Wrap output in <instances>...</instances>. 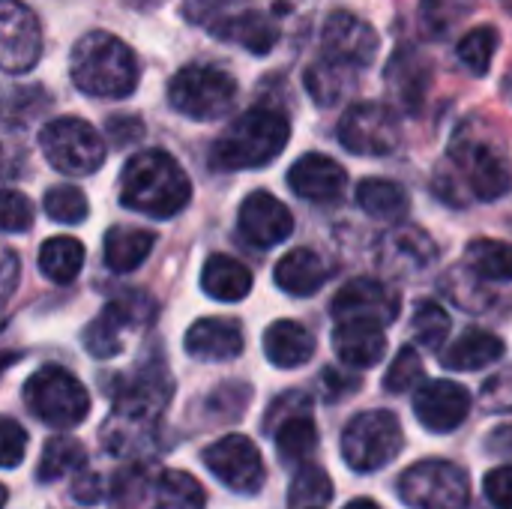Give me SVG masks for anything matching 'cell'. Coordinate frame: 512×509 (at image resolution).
I'll return each mask as SVG.
<instances>
[{
    "label": "cell",
    "instance_id": "obj_1",
    "mask_svg": "<svg viewBox=\"0 0 512 509\" xmlns=\"http://www.w3.org/2000/svg\"><path fill=\"white\" fill-rule=\"evenodd\" d=\"M435 189L450 204H462L465 198L498 201L512 189L510 159L492 135L465 123L450 144L447 162L435 174Z\"/></svg>",
    "mask_w": 512,
    "mask_h": 509
},
{
    "label": "cell",
    "instance_id": "obj_2",
    "mask_svg": "<svg viewBox=\"0 0 512 509\" xmlns=\"http://www.w3.org/2000/svg\"><path fill=\"white\" fill-rule=\"evenodd\" d=\"M171 399V381L153 369L126 381L114 396L111 414L102 426V444L111 456H135L141 453L156 432L159 414Z\"/></svg>",
    "mask_w": 512,
    "mask_h": 509
},
{
    "label": "cell",
    "instance_id": "obj_3",
    "mask_svg": "<svg viewBox=\"0 0 512 509\" xmlns=\"http://www.w3.org/2000/svg\"><path fill=\"white\" fill-rule=\"evenodd\" d=\"M189 198L192 183L180 162L165 150H141L126 162L120 177L123 207L153 219H168L180 213L189 204Z\"/></svg>",
    "mask_w": 512,
    "mask_h": 509
},
{
    "label": "cell",
    "instance_id": "obj_4",
    "mask_svg": "<svg viewBox=\"0 0 512 509\" xmlns=\"http://www.w3.org/2000/svg\"><path fill=\"white\" fill-rule=\"evenodd\" d=\"M69 72L81 93L99 99L129 96L141 75L135 51L108 30H93L75 42Z\"/></svg>",
    "mask_w": 512,
    "mask_h": 509
},
{
    "label": "cell",
    "instance_id": "obj_5",
    "mask_svg": "<svg viewBox=\"0 0 512 509\" xmlns=\"http://www.w3.org/2000/svg\"><path fill=\"white\" fill-rule=\"evenodd\" d=\"M291 123L276 108H249L213 144L210 165L216 171H246L270 165L288 144Z\"/></svg>",
    "mask_w": 512,
    "mask_h": 509
},
{
    "label": "cell",
    "instance_id": "obj_6",
    "mask_svg": "<svg viewBox=\"0 0 512 509\" xmlns=\"http://www.w3.org/2000/svg\"><path fill=\"white\" fill-rule=\"evenodd\" d=\"M183 15H186V21L210 30L213 36H219L225 42H237L252 54L273 51V45L279 39V27L273 24L270 15L255 12V9L234 12L231 0H186Z\"/></svg>",
    "mask_w": 512,
    "mask_h": 509
},
{
    "label": "cell",
    "instance_id": "obj_7",
    "mask_svg": "<svg viewBox=\"0 0 512 509\" xmlns=\"http://www.w3.org/2000/svg\"><path fill=\"white\" fill-rule=\"evenodd\" d=\"M168 99L180 114L192 120H216L231 111L237 99V81L219 66L189 63L171 78Z\"/></svg>",
    "mask_w": 512,
    "mask_h": 509
},
{
    "label": "cell",
    "instance_id": "obj_8",
    "mask_svg": "<svg viewBox=\"0 0 512 509\" xmlns=\"http://www.w3.org/2000/svg\"><path fill=\"white\" fill-rule=\"evenodd\" d=\"M24 402L36 420L54 429H72L84 423L90 411V396L78 378H72L60 366H42L24 384Z\"/></svg>",
    "mask_w": 512,
    "mask_h": 509
},
{
    "label": "cell",
    "instance_id": "obj_9",
    "mask_svg": "<svg viewBox=\"0 0 512 509\" xmlns=\"http://www.w3.org/2000/svg\"><path fill=\"white\" fill-rule=\"evenodd\" d=\"M399 498L411 509H471V480L459 465L429 459L399 477Z\"/></svg>",
    "mask_w": 512,
    "mask_h": 509
},
{
    "label": "cell",
    "instance_id": "obj_10",
    "mask_svg": "<svg viewBox=\"0 0 512 509\" xmlns=\"http://www.w3.org/2000/svg\"><path fill=\"white\" fill-rule=\"evenodd\" d=\"M402 450V426L390 411H363L342 432V456L357 474L387 468Z\"/></svg>",
    "mask_w": 512,
    "mask_h": 509
},
{
    "label": "cell",
    "instance_id": "obj_11",
    "mask_svg": "<svg viewBox=\"0 0 512 509\" xmlns=\"http://www.w3.org/2000/svg\"><path fill=\"white\" fill-rule=\"evenodd\" d=\"M39 147L48 165L69 177H87L105 162L102 135L87 120H78V117L51 120L39 135Z\"/></svg>",
    "mask_w": 512,
    "mask_h": 509
},
{
    "label": "cell",
    "instance_id": "obj_12",
    "mask_svg": "<svg viewBox=\"0 0 512 509\" xmlns=\"http://www.w3.org/2000/svg\"><path fill=\"white\" fill-rule=\"evenodd\" d=\"M339 141L357 156H390L402 144V126L390 105L357 102L339 120Z\"/></svg>",
    "mask_w": 512,
    "mask_h": 509
},
{
    "label": "cell",
    "instance_id": "obj_13",
    "mask_svg": "<svg viewBox=\"0 0 512 509\" xmlns=\"http://www.w3.org/2000/svg\"><path fill=\"white\" fill-rule=\"evenodd\" d=\"M204 465L237 495H258L264 486V462L258 447L246 435H225L204 450Z\"/></svg>",
    "mask_w": 512,
    "mask_h": 509
},
{
    "label": "cell",
    "instance_id": "obj_14",
    "mask_svg": "<svg viewBox=\"0 0 512 509\" xmlns=\"http://www.w3.org/2000/svg\"><path fill=\"white\" fill-rule=\"evenodd\" d=\"M384 87L393 108L402 114H420L432 87V60L417 45L402 42L384 66Z\"/></svg>",
    "mask_w": 512,
    "mask_h": 509
},
{
    "label": "cell",
    "instance_id": "obj_15",
    "mask_svg": "<svg viewBox=\"0 0 512 509\" xmlns=\"http://www.w3.org/2000/svg\"><path fill=\"white\" fill-rule=\"evenodd\" d=\"M42 27L21 0H0V69L21 75L39 63Z\"/></svg>",
    "mask_w": 512,
    "mask_h": 509
},
{
    "label": "cell",
    "instance_id": "obj_16",
    "mask_svg": "<svg viewBox=\"0 0 512 509\" xmlns=\"http://www.w3.org/2000/svg\"><path fill=\"white\" fill-rule=\"evenodd\" d=\"M321 48H324L321 57L336 60V63H345L351 69H363L378 54V33L360 15L345 12V9H336L324 21Z\"/></svg>",
    "mask_w": 512,
    "mask_h": 509
},
{
    "label": "cell",
    "instance_id": "obj_17",
    "mask_svg": "<svg viewBox=\"0 0 512 509\" xmlns=\"http://www.w3.org/2000/svg\"><path fill=\"white\" fill-rule=\"evenodd\" d=\"M402 309V300L399 294L378 282V279H351L333 300V315L336 321H366V324H378V327H387L396 321Z\"/></svg>",
    "mask_w": 512,
    "mask_h": 509
},
{
    "label": "cell",
    "instance_id": "obj_18",
    "mask_svg": "<svg viewBox=\"0 0 512 509\" xmlns=\"http://www.w3.org/2000/svg\"><path fill=\"white\" fill-rule=\"evenodd\" d=\"M144 315H153V303L141 294H126L102 309V315L84 330V348L87 354L99 360H111L123 348V330L144 324Z\"/></svg>",
    "mask_w": 512,
    "mask_h": 509
},
{
    "label": "cell",
    "instance_id": "obj_19",
    "mask_svg": "<svg viewBox=\"0 0 512 509\" xmlns=\"http://www.w3.org/2000/svg\"><path fill=\"white\" fill-rule=\"evenodd\" d=\"M471 396L456 381H426L414 393V414L429 432H453L468 420Z\"/></svg>",
    "mask_w": 512,
    "mask_h": 509
},
{
    "label": "cell",
    "instance_id": "obj_20",
    "mask_svg": "<svg viewBox=\"0 0 512 509\" xmlns=\"http://www.w3.org/2000/svg\"><path fill=\"white\" fill-rule=\"evenodd\" d=\"M291 231H294V216L276 195L252 192L240 204V234L246 243L258 249H270L288 240Z\"/></svg>",
    "mask_w": 512,
    "mask_h": 509
},
{
    "label": "cell",
    "instance_id": "obj_21",
    "mask_svg": "<svg viewBox=\"0 0 512 509\" xmlns=\"http://www.w3.org/2000/svg\"><path fill=\"white\" fill-rule=\"evenodd\" d=\"M288 186L294 189V195L315 201V204H336L345 195L348 186V174L345 168L324 156V153H306L300 156L291 171H288Z\"/></svg>",
    "mask_w": 512,
    "mask_h": 509
},
{
    "label": "cell",
    "instance_id": "obj_22",
    "mask_svg": "<svg viewBox=\"0 0 512 509\" xmlns=\"http://www.w3.org/2000/svg\"><path fill=\"white\" fill-rule=\"evenodd\" d=\"M435 258H438L435 240L414 225H399L381 237L378 261L390 273H420V270L432 267Z\"/></svg>",
    "mask_w": 512,
    "mask_h": 509
},
{
    "label": "cell",
    "instance_id": "obj_23",
    "mask_svg": "<svg viewBox=\"0 0 512 509\" xmlns=\"http://www.w3.org/2000/svg\"><path fill=\"white\" fill-rule=\"evenodd\" d=\"M186 354L213 363L234 360L243 354V330L231 318H201L186 333Z\"/></svg>",
    "mask_w": 512,
    "mask_h": 509
},
{
    "label": "cell",
    "instance_id": "obj_24",
    "mask_svg": "<svg viewBox=\"0 0 512 509\" xmlns=\"http://www.w3.org/2000/svg\"><path fill=\"white\" fill-rule=\"evenodd\" d=\"M333 351L345 366L369 369V366L381 363L387 354L384 327L366 324V321H342L333 330Z\"/></svg>",
    "mask_w": 512,
    "mask_h": 509
},
{
    "label": "cell",
    "instance_id": "obj_25",
    "mask_svg": "<svg viewBox=\"0 0 512 509\" xmlns=\"http://www.w3.org/2000/svg\"><path fill=\"white\" fill-rule=\"evenodd\" d=\"M264 354L276 369H297L312 360L315 339L297 321H276L264 333Z\"/></svg>",
    "mask_w": 512,
    "mask_h": 509
},
{
    "label": "cell",
    "instance_id": "obj_26",
    "mask_svg": "<svg viewBox=\"0 0 512 509\" xmlns=\"http://www.w3.org/2000/svg\"><path fill=\"white\" fill-rule=\"evenodd\" d=\"M273 279L291 297H312L330 279V270L312 249H294L276 264Z\"/></svg>",
    "mask_w": 512,
    "mask_h": 509
},
{
    "label": "cell",
    "instance_id": "obj_27",
    "mask_svg": "<svg viewBox=\"0 0 512 509\" xmlns=\"http://www.w3.org/2000/svg\"><path fill=\"white\" fill-rule=\"evenodd\" d=\"M504 357V342L495 333L486 330H465L447 351H444V366L453 372H477Z\"/></svg>",
    "mask_w": 512,
    "mask_h": 509
},
{
    "label": "cell",
    "instance_id": "obj_28",
    "mask_svg": "<svg viewBox=\"0 0 512 509\" xmlns=\"http://www.w3.org/2000/svg\"><path fill=\"white\" fill-rule=\"evenodd\" d=\"M201 288L207 297L222 300V303H237L252 291V273L246 264H240L231 255H213L204 264L201 273Z\"/></svg>",
    "mask_w": 512,
    "mask_h": 509
},
{
    "label": "cell",
    "instance_id": "obj_29",
    "mask_svg": "<svg viewBox=\"0 0 512 509\" xmlns=\"http://www.w3.org/2000/svg\"><path fill=\"white\" fill-rule=\"evenodd\" d=\"M357 204L363 213H369L372 219H384V222H399L411 210V198L405 186L393 180H381V177L363 180L357 186Z\"/></svg>",
    "mask_w": 512,
    "mask_h": 509
},
{
    "label": "cell",
    "instance_id": "obj_30",
    "mask_svg": "<svg viewBox=\"0 0 512 509\" xmlns=\"http://www.w3.org/2000/svg\"><path fill=\"white\" fill-rule=\"evenodd\" d=\"M156 234L141 228H111L105 234V264L111 273H132L153 252Z\"/></svg>",
    "mask_w": 512,
    "mask_h": 509
},
{
    "label": "cell",
    "instance_id": "obj_31",
    "mask_svg": "<svg viewBox=\"0 0 512 509\" xmlns=\"http://www.w3.org/2000/svg\"><path fill=\"white\" fill-rule=\"evenodd\" d=\"M354 84H357V69L336 63V60H327V57H321L318 63H312L306 69V90L324 108L342 102L345 93L354 90Z\"/></svg>",
    "mask_w": 512,
    "mask_h": 509
},
{
    "label": "cell",
    "instance_id": "obj_32",
    "mask_svg": "<svg viewBox=\"0 0 512 509\" xmlns=\"http://www.w3.org/2000/svg\"><path fill=\"white\" fill-rule=\"evenodd\" d=\"M84 267V246L75 237H51L42 243L39 249V270L57 282V285H69Z\"/></svg>",
    "mask_w": 512,
    "mask_h": 509
},
{
    "label": "cell",
    "instance_id": "obj_33",
    "mask_svg": "<svg viewBox=\"0 0 512 509\" xmlns=\"http://www.w3.org/2000/svg\"><path fill=\"white\" fill-rule=\"evenodd\" d=\"M465 267L483 282H512V243L474 240L465 249Z\"/></svg>",
    "mask_w": 512,
    "mask_h": 509
},
{
    "label": "cell",
    "instance_id": "obj_34",
    "mask_svg": "<svg viewBox=\"0 0 512 509\" xmlns=\"http://www.w3.org/2000/svg\"><path fill=\"white\" fill-rule=\"evenodd\" d=\"M84 465H87V453H84L81 441L66 438V435H57V438H51L45 444L42 459H39V468H36V477L42 483H51V480L66 477V474L84 471Z\"/></svg>",
    "mask_w": 512,
    "mask_h": 509
},
{
    "label": "cell",
    "instance_id": "obj_35",
    "mask_svg": "<svg viewBox=\"0 0 512 509\" xmlns=\"http://www.w3.org/2000/svg\"><path fill=\"white\" fill-rule=\"evenodd\" d=\"M477 12V0H420V21L432 39H447Z\"/></svg>",
    "mask_w": 512,
    "mask_h": 509
},
{
    "label": "cell",
    "instance_id": "obj_36",
    "mask_svg": "<svg viewBox=\"0 0 512 509\" xmlns=\"http://www.w3.org/2000/svg\"><path fill=\"white\" fill-rule=\"evenodd\" d=\"M273 438H276V450H279L282 462H288V465L306 462L318 450V429H315V423H312L309 414H300V417L285 420L273 432Z\"/></svg>",
    "mask_w": 512,
    "mask_h": 509
},
{
    "label": "cell",
    "instance_id": "obj_37",
    "mask_svg": "<svg viewBox=\"0 0 512 509\" xmlns=\"http://www.w3.org/2000/svg\"><path fill=\"white\" fill-rule=\"evenodd\" d=\"M207 495L201 483L183 471H168L156 483V507L153 509H204Z\"/></svg>",
    "mask_w": 512,
    "mask_h": 509
},
{
    "label": "cell",
    "instance_id": "obj_38",
    "mask_svg": "<svg viewBox=\"0 0 512 509\" xmlns=\"http://www.w3.org/2000/svg\"><path fill=\"white\" fill-rule=\"evenodd\" d=\"M498 51V30L492 24H480L474 30H468L459 45H456V54L462 60V66L471 72V75H486L489 66H492V57Z\"/></svg>",
    "mask_w": 512,
    "mask_h": 509
},
{
    "label": "cell",
    "instance_id": "obj_39",
    "mask_svg": "<svg viewBox=\"0 0 512 509\" xmlns=\"http://www.w3.org/2000/svg\"><path fill=\"white\" fill-rule=\"evenodd\" d=\"M330 498H333L330 477H327L321 468L309 465V468H303V471L294 477V483H291V492H288V507L291 509H321L330 504Z\"/></svg>",
    "mask_w": 512,
    "mask_h": 509
},
{
    "label": "cell",
    "instance_id": "obj_40",
    "mask_svg": "<svg viewBox=\"0 0 512 509\" xmlns=\"http://www.w3.org/2000/svg\"><path fill=\"white\" fill-rule=\"evenodd\" d=\"M411 333L414 339L429 348V351H438L447 336H450V315L435 303V300H423L417 303L414 309V318H411Z\"/></svg>",
    "mask_w": 512,
    "mask_h": 509
},
{
    "label": "cell",
    "instance_id": "obj_41",
    "mask_svg": "<svg viewBox=\"0 0 512 509\" xmlns=\"http://www.w3.org/2000/svg\"><path fill=\"white\" fill-rule=\"evenodd\" d=\"M42 207H45V213H48L54 222H60V225H78V222H84L87 213H90L84 192L75 189V186H54V189H48Z\"/></svg>",
    "mask_w": 512,
    "mask_h": 509
},
{
    "label": "cell",
    "instance_id": "obj_42",
    "mask_svg": "<svg viewBox=\"0 0 512 509\" xmlns=\"http://www.w3.org/2000/svg\"><path fill=\"white\" fill-rule=\"evenodd\" d=\"M423 375L426 372H423V360H420L417 348L405 345L396 354V360L390 363V369L384 375V387H387V393H408L423 381Z\"/></svg>",
    "mask_w": 512,
    "mask_h": 509
},
{
    "label": "cell",
    "instance_id": "obj_43",
    "mask_svg": "<svg viewBox=\"0 0 512 509\" xmlns=\"http://www.w3.org/2000/svg\"><path fill=\"white\" fill-rule=\"evenodd\" d=\"M30 225H33V204L15 189H0V231L21 234Z\"/></svg>",
    "mask_w": 512,
    "mask_h": 509
},
{
    "label": "cell",
    "instance_id": "obj_44",
    "mask_svg": "<svg viewBox=\"0 0 512 509\" xmlns=\"http://www.w3.org/2000/svg\"><path fill=\"white\" fill-rule=\"evenodd\" d=\"M27 453V432L9 420L0 417V468H18Z\"/></svg>",
    "mask_w": 512,
    "mask_h": 509
},
{
    "label": "cell",
    "instance_id": "obj_45",
    "mask_svg": "<svg viewBox=\"0 0 512 509\" xmlns=\"http://www.w3.org/2000/svg\"><path fill=\"white\" fill-rule=\"evenodd\" d=\"M309 411H312V399H309L306 393H285V396H279V399L270 405V411H267V417H264V429L273 435L285 420L300 417V414H309Z\"/></svg>",
    "mask_w": 512,
    "mask_h": 509
},
{
    "label": "cell",
    "instance_id": "obj_46",
    "mask_svg": "<svg viewBox=\"0 0 512 509\" xmlns=\"http://www.w3.org/2000/svg\"><path fill=\"white\" fill-rule=\"evenodd\" d=\"M480 399H483V405H486L489 411H498V414L512 411V366L501 369L498 375H492V378L483 384Z\"/></svg>",
    "mask_w": 512,
    "mask_h": 509
},
{
    "label": "cell",
    "instance_id": "obj_47",
    "mask_svg": "<svg viewBox=\"0 0 512 509\" xmlns=\"http://www.w3.org/2000/svg\"><path fill=\"white\" fill-rule=\"evenodd\" d=\"M486 498L492 507L512 509V465H501L486 474Z\"/></svg>",
    "mask_w": 512,
    "mask_h": 509
},
{
    "label": "cell",
    "instance_id": "obj_48",
    "mask_svg": "<svg viewBox=\"0 0 512 509\" xmlns=\"http://www.w3.org/2000/svg\"><path fill=\"white\" fill-rule=\"evenodd\" d=\"M108 135L117 147L135 144L144 135V123L138 117H111L108 120Z\"/></svg>",
    "mask_w": 512,
    "mask_h": 509
},
{
    "label": "cell",
    "instance_id": "obj_49",
    "mask_svg": "<svg viewBox=\"0 0 512 509\" xmlns=\"http://www.w3.org/2000/svg\"><path fill=\"white\" fill-rule=\"evenodd\" d=\"M99 483H102V480H99L96 474H81V477L72 483L75 501H81V504H96L99 495H102V486H99Z\"/></svg>",
    "mask_w": 512,
    "mask_h": 509
},
{
    "label": "cell",
    "instance_id": "obj_50",
    "mask_svg": "<svg viewBox=\"0 0 512 509\" xmlns=\"http://www.w3.org/2000/svg\"><path fill=\"white\" fill-rule=\"evenodd\" d=\"M15 279V258L9 252H0V291L12 288Z\"/></svg>",
    "mask_w": 512,
    "mask_h": 509
},
{
    "label": "cell",
    "instance_id": "obj_51",
    "mask_svg": "<svg viewBox=\"0 0 512 509\" xmlns=\"http://www.w3.org/2000/svg\"><path fill=\"white\" fill-rule=\"evenodd\" d=\"M345 509H381L375 501H369V498H357V501H351Z\"/></svg>",
    "mask_w": 512,
    "mask_h": 509
},
{
    "label": "cell",
    "instance_id": "obj_52",
    "mask_svg": "<svg viewBox=\"0 0 512 509\" xmlns=\"http://www.w3.org/2000/svg\"><path fill=\"white\" fill-rule=\"evenodd\" d=\"M12 360H15V357H12V354H9V357H0V372H3V369H6V366H12Z\"/></svg>",
    "mask_w": 512,
    "mask_h": 509
},
{
    "label": "cell",
    "instance_id": "obj_53",
    "mask_svg": "<svg viewBox=\"0 0 512 509\" xmlns=\"http://www.w3.org/2000/svg\"><path fill=\"white\" fill-rule=\"evenodd\" d=\"M3 504H6V489L0 486V509H3Z\"/></svg>",
    "mask_w": 512,
    "mask_h": 509
},
{
    "label": "cell",
    "instance_id": "obj_54",
    "mask_svg": "<svg viewBox=\"0 0 512 509\" xmlns=\"http://www.w3.org/2000/svg\"><path fill=\"white\" fill-rule=\"evenodd\" d=\"M501 3H504V9L512 15V0H501Z\"/></svg>",
    "mask_w": 512,
    "mask_h": 509
},
{
    "label": "cell",
    "instance_id": "obj_55",
    "mask_svg": "<svg viewBox=\"0 0 512 509\" xmlns=\"http://www.w3.org/2000/svg\"><path fill=\"white\" fill-rule=\"evenodd\" d=\"M510 96H512V72H510Z\"/></svg>",
    "mask_w": 512,
    "mask_h": 509
}]
</instances>
